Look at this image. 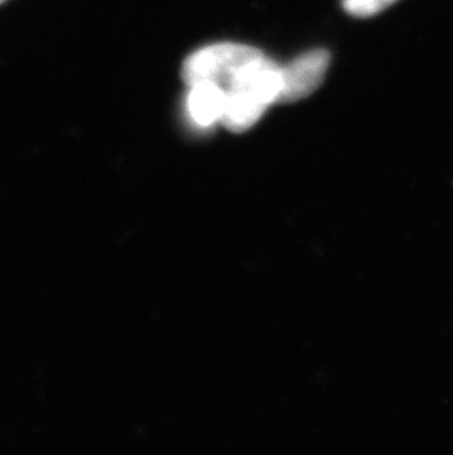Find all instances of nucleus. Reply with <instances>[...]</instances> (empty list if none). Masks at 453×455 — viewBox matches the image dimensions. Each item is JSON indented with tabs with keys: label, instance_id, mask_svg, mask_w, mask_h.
I'll use <instances>...</instances> for the list:
<instances>
[{
	"label": "nucleus",
	"instance_id": "nucleus-5",
	"mask_svg": "<svg viewBox=\"0 0 453 455\" xmlns=\"http://www.w3.org/2000/svg\"><path fill=\"white\" fill-rule=\"evenodd\" d=\"M398 0H343V8L352 17H374Z\"/></svg>",
	"mask_w": 453,
	"mask_h": 455
},
{
	"label": "nucleus",
	"instance_id": "nucleus-6",
	"mask_svg": "<svg viewBox=\"0 0 453 455\" xmlns=\"http://www.w3.org/2000/svg\"><path fill=\"white\" fill-rule=\"evenodd\" d=\"M4 2H8V0H0V4H4Z\"/></svg>",
	"mask_w": 453,
	"mask_h": 455
},
{
	"label": "nucleus",
	"instance_id": "nucleus-1",
	"mask_svg": "<svg viewBox=\"0 0 453 455\" xmlns=\"http://www.w3.org/2000/svg\"><path fill=\"white\" fill-rule=\"evenodd\" d=\"M282 91V65L266 55L240 69L226 87V109L221 123L234 133L255 125L266 108L277 102Z\"/></svg>",
	"mask_w": 453,
	"mask_h": 455
},
{
	"label": "nucleus",
	"instance_id": "nucleus-4",
	"mask_svg": "<svg viewBox=\"0 0 453 455\" xmlns=\"http://www.w3.org/2000/svg\"><path fill=\"white\" fill-rule=\"evenodd\" d=\"M226 92L215 83L202 82L188 86V116L197 127H210L223 118L226 109Z\"/></svg>",
	"mask_w": 453,
	"mask_h": 455
},
{
	"label": "nucleus",
	"instance_id": "nucleus-2",
	"mask_svg": "<svg viewBox=\"0 0 453 455\" xmlns=\"http://www.w3.org/2000/svg\"><path fill=\"white\" fill-rule=\"evenodd\" d=\"M264 56L259 49L237 44H211L184 60L181 76L187 86L210 82L226 89L246 65Z\"/></svg>",
	"mask_w": 453,
	"mask_h": 455
},
{
	"label": "nucleus",
	"instance_id": "nucleus-3",
	"mask_svg": "<svg viewBox=\"0 0 453 455\" xmlns=\"http://www.w3.org/2000/svg\"><path fill=\"white\" fill-rule=\"evenodd\" d=\"M329 65V52L315 49L282 67V91L277 102H298L313 95L324 80Z\"/></svg>",
	"mask_w": 453,
	"mask_h": 455
}]
</instances>
